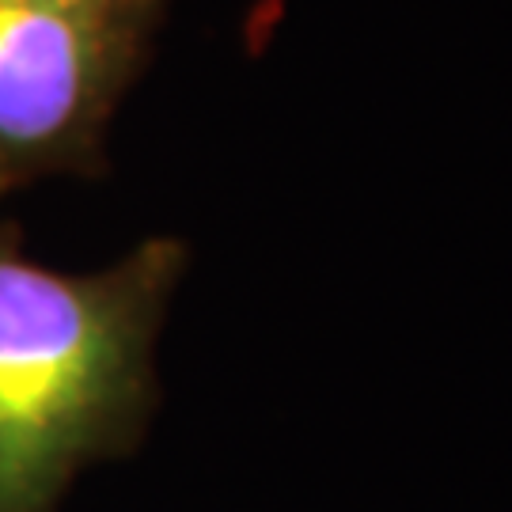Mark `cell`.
<instances>
[{
	"mask_svg": "<svg viewBox=\"0 0 512 512\" xmlns=\"http://www.w3.org/2000/svg\"><path fill=\"white\" fill-rule=\"evenodd\" d=\"M186 266L183 239L152 236L103 270H54L0 213V512H61L88 467L141 448Z\"/></svg>",
	"mask_w": 512,
	"mask_h": 512,
	"instance_id": "obj_1",
	"label": "cell"
},
{
	"mask_svg": "<svg viewBox=\"0 0 512 512\" xmlns=\"http://www.w3.org/2000/svg\"><path fill=\"white\" fill-rule=\"evenodd\" d=\"M171 0H0V202L107 171V133Z\"/></svg>",
	"mask_w": 512,
	"mask_h": 512,
	"instance_id": "obj_2",
	"label": "cell"
}]
</instances>
